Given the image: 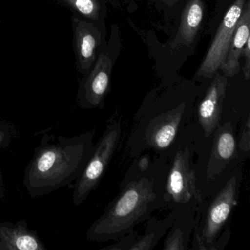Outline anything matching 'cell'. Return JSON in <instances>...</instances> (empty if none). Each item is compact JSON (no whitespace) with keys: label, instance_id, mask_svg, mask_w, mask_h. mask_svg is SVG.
<instances>
[{"label":"cell","instance_id":"obj_1","mask_svg":"<svg viewBox=\"0 0 250 250\" xmlns=\"http://www.w3.org/2000/svg\"><path fill=\"white\" fill-rule=\"evenodd\" d=\"M165 168L153 165L140 171L134 164L125 175L117 197L86 232L96 242L119 240L165 206Z\"/></svg>","mask_w":250,"mask_h":250},{"label":"cell","instance_id":"obj_2","mask_svg":"<svg viewBox=\"0 0 250 250\" xmlns=\"http://www.w3.org/2000/svg\"><path fill=\"white\" fill-rule=\"evenodd\" d=\"M94 131L72 137L43 134L24 171V186L33 198L66 187L77 179L94 148Z\"/></svg>","mask_w":250,"mask_h":250},{"label":"cell","instance_id":"obj_3","mask_svg":"<svg viewBox=\"0 0 250 250\" xmlns=\"http://www.w3.org/2000/svg\"><path fill=\"white\" fill-rule=\"evenodd\" d=\"M121 133V121L114 122L106 127L99 141L94 145L85 167L74 185L72 200L75 206L84 203L99 186L119 144Z\"/></svg>","mask_w":250,"mask_h":250},{"label":"cell","instance_id":"obj_4","mask_svg":"<svg viewBox=\"0 0 250 250\" xmlns=\"http://www.w3.org/2000/svg\"><path fill=\"white\" fill-rule=\"evenodd\" d=\"M202 202L191 152L188 147L180 148L167 175L165 206L172 209L192 208L198 211Z\"/></svg>","mask_w":250,"mask_h":250},{"label":"cell","instance_id":"obj_5","mask_svg":"<svg viewBox=\"0 0 250 250\" xmlns=\"http://www.w3.org/2000/svg\"><path fill=\"white\" fill-rule=\"evenodd\" d=\"M246 2L247 0H235L224 15L213 42L197 70V77L199 78L212 79L217 71H220Z\"/></svg>","mask_w":250,"mask_h":250},{"label":"cell","instance_id":"obj_6","mask_svg":"<svg viewBox=\"0 0 250 250\" xmlns=\"http://www.w3.org/2000/svg\"><path fill=\"white\" fill-rule=\"evenodd\" d=\"M240 181V174L232 175L208 208L203 228L199 229L207 250H216L214 244L218 235L236 206Z\"/></svg>","mask_w":250,"mask_h":250},{"label":"cell","instance_id":"obj_7","mask_svg":"<svg viewBox=\"0 0 250 250\" xmlns=\"http://www.w3.org/2000/svg\"><path fill=\"white\" fill-rule=\"evenodd\" d=\"M114 60L109 52L102 51L98 55L92 69L80 82L77 102L83 109H102L110 89Z\"/></svg>","mask_w":250,"mask_h":250},{"label":"cell","instance_id":"obj_8","mask_svg":"<svg viewBox=\"0 0 250 250\" xmlns=\"http://www.w3.org/2000/svg\"><path fill=\"white\" fill-rule=\"evenodd\" d=\"M186 104L183 103L175 109L154 115L146 121L142 134L145 148L156 150H165L172 145L186 113Z\"/></svg>","mask_w":250,"mask_h":250},{"label":"cell","instance_id":"obj_9","mask_svg":"<svg viewBox=\"0 0 250 250\" xmlns=\"http://www.w3.org/2000/svg\"><path fill=\"white\" fill-rule=\"evenodd\" d=\"M71 20L77 68L84 77L90 72L97 59L98 49L102 42V33L96 24L76 14Z\"/></svg>","mask_w":250,"mask_h":250},{"label":"cell","instance_id":"obj_10","mask_svg":"<svg viewBox=\"0 0 250 250\" xmlns=\"http://www.w3.org/2000/svg\"><path fill=\"white\" fill-rule=\"evenodd\" d=\"M198 109V120L206 137H209L219 126L224 99L228 87V80L219 71L213 76Z\"/></svg>","mask_w":250,"mask_h":250},{"label":"cell","instance_id":"obj_11","mask_svg":"<svg viewBox=\"0 0 250 250\" xmlns=\"http://www.w3.org/2000/svg\"><path fill=\"white\" fill-rule=\"evenodd\" d=\"M213 146L207 167V176L213 180L226 168L233 159L236 151V143L232 122L219 125L214 131Z\"/></svg>","mask_w":250,"mask_h":250},{"label":"cell","instance_id":"obj_12","mask_svg":"<svg viewBox=\"0 0 250 250\" xmlns=\"http://www.w3.org/2000/svg\"><path fill=\"white\" fill-rule=\"evenodd\" d=\"M0 250H47L36 231L27 221L0 222Z\"/></svg>","mask_w":250,"mask_h":250},{"label":"cell","instance_id":"obj_13","mask_svg":"<svg viewBox=\"0 0 250 250\" xmlns=\"http://www.w3.org/2000/svg\"><path fill=\"white\" fill-rule=\"evenodd\" d=\"M250 0H247L241 17L235 26L225 62L219 71H222L225 77H235L241 71L239 60L247 40L250 39Z\"/></svg>","mask_w":250,"mask_h":250},{"label":"cell","instance_id":"obj_14","mask_svg":"<svg viewBox=\"0 0 250 250\" xmlns=\"http://www.w3.org/2000/svg\"><path fill=\"white\" fill-rule=\"evenodd\" d=\"M205 10V0H187L181 14L179 28L171 43L172 49L194 43L203 24Z\"/></svg>","mask_w":250,"mask_h":250},{"label":"cell","instance_id":"obj_15","mask_svg":"<svg viewBox=\"0 0 250 250\" xmlns=\"http://www.w3.org/2000/svg\"><path fill=\"white\" fill-rule=\"evenodd\" d=\"M197 210L192 208H183L170 227L167 236L164 250H185L188 249L190 235L194 231L197 221L194 214Z\"/></svg>","mask_w":250,"mask_h":250},{"label":"cell","instance_id":"obj_16","mask_svg":"<svg viewBox=\"0 0 250 250\" xmlns=\"http://www.w3.org/2000/svg\"><path fill=\"white\" fill-rule=\"evenodd\" d=\"M181 208H173L165 219H150L143 235H138L131 250H152L170 228Z\"/></svg>","mask_w":250,"mask_h":250},{"label":"cell","instance_id":"obj_17","mask_svg":"<svg viewBox=\"0 0 250 250\" xmlns=\"http://www.w3.org/2000/svg\"><path fill=\"white\" fill-rule=\"evenodd\" d=\"M60 2L69 7L76 15L98 26L102 14L99 0H60Z\"/></svg>","mask_w":250,"mask_h":250},{"label":"cell","instance_id":"obj_18","mask_svg":"<svg viewBox=\"0 0 250 250\" xmlns=\"http://www.w3.org/2000/svg\"><path fill=\"white\" fill-rule=\"evenodd\" d=\"M13 128L6 121H0V150L9 146L12 140ZM5 197V187L3 176L0 168V200Z\"/></svg>","mask_w":250,"mask_h":250},{"label":"cell","instance_id":"obj_19","mask_svg":"<svg viewBox=\"0 0 250 250\" xmlns=\"http://www.w3.org/2000/svg\"><path fill=\"white\" fill-rule=\"evenodd\" d=\"M138 234L137 232H130L128 235L118 240V242L114 244L110 247H105L104 250H131V247L134 245Z\"/></svg>","mask_w":250,"mask_h":250},{"label":"cell","instance_id":"obj_20","mask_svg":"<svg viewBox=\"0 0 250 250\" xmlns=\"http://www.w3.org/2000/svg\"><path fill=\"white\" fill-rule=\"evenodd\" d=\"M240 150L244 153H249L250 150V117L247 116V121L244 124V128L241 133V138L238 142Z\"/></svg>","mask_w":250,"mask_h":250},{"label":"cell","instance_id":"obj_21","mask_svg":"<svg viewBox=\"0 0 250 250\" xmlns=\"http://www.w3.org/2000/svg\"><path fill=\"white\" fill-rule=\"evenodd\" d=\"M250 39L247 40L242 52L241 56L244 57V67L243 68L244 71V78L248 80L250 77Z\"/></svg>","mask_w":250,"mask_h":250},{"label":"cell","instance_id":"obj_22","mask_svg":"<svg viewBox=\"0 0 250 250\" xmlns=\"http://www.w3.org/2000/svg\"><path fill=\"white\" fill-rule=\"evenodd\" d=\"M137 169L140 171H146L150 166V158L147 156H144L140 158L137 163L134 164Z\"/></svg>","mask_w":250,"mask_h":250},{"label":"cell","instance_id":"obj_23","mask_svg":"<svg viewBox=\"0 0 250 250\" xmlns=\"http://www.w3.org/2000/svg\"><path fill=\"white\" fill-rule=\"evenodd\" d=\"M160 1L164 6L172 8V7L176 6L178 3H181L184 0H160Z\"/></svg>","mask_w":250,"mask_h":250},{"label":"cell","instance_id":"obj_24","mask_svg":"<svg viewBox=\"0 0 250 250\" xmlns=\"http://www.w3.org/2000/svg\"><path fill=\"white\" fill-rule=\"evenodd\" d=\"M0 24H1V19H0Z\"/></svg>","mask_w":250,"mask_h":250}]
</instances>
